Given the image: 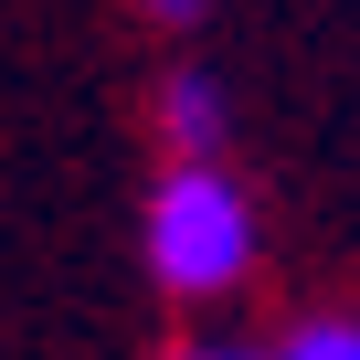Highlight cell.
Returning a JSON list of instances; mask_svg holds the SVG:
<instances>
[{"mask_svg": "<svg viewBox=\"0 0 360 360\" xmlns=\"http://www.w3.org/2000/svg\"><path fill=\"white\" fill-rule=\"evenodd\" d=\"M138 244H148V276L159 297L180 307H212L255 276L265 233H255V191L223 169V159H169L148 180V212H138Z\"/></svg>", "mask_w": 360, "mask_h": 360, "instance_id": "obj_1", "label": "cell"}, {"mask_svg": "<svg viewBox=\"0 0 360 360\" xmlns=\"http://www.w3.org/2000/svg\"><path fill=\"white\" fill-rule=\"evenodd\" d=\"M148 127H159L169 159H223V148H233V96H223V75H212V64H169L159 96H148Z\"/></svg>", "mask_w": 360, "mask_h": 360, "instance_id": "obj_2", "label": "cell"}, {"mask_svg": "<svg viewBox=\"0 0 360 360\" xmlns=\"http://www.w3.org/2000/svg\"><path fill=\"white\" fill-rule=\"evenodd\" d=\"M276 360H360V318H297L276 339Z\"/></svg>", "mask_w": 360, "mask_h": 360, "instance_id": "obj_3", "label": "cell"}, {"mask_svg": "<svg viewBox=\"0 0 360 360\" xmlns=\"http://www.w3.org/2000/svg\"><path fill=\"white\" fill-rule=\"evenodd\" d=\"M169 360H276V349H244V339H180Z\"/></svg>", "mask_w": 360, "mask_h": 360, "instance_id": "obj_4", "label": "cell"}, {"mask_svg": "<svg viewBox=\"0 0 360 360\" xmlns=\"http://www.w3.org/2000/svg\"><path fill=\"white\" fill-rule=\"evenodd\" d=\"M138 11H148V22H159V32H191V22H202V11H212V0H138Z\"/></svg>", "mask_w": 360, "mask_h": 360, "instance_id": "obj_5", "label": "cell"}]
</instances>
